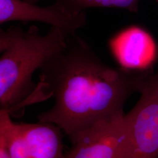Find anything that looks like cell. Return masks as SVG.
<instances>
[{
  "label": "cell",
  "mask_w": 158,
  "mask_h": 158,
  "mask_svg": "<svg viewBox=\"0 0 158 158\" xmlns=\"http://www.w3.org/2000/svg\"><path fill=\"white\" fill-rule=\"evenodd\" d=\"M66 43L40 69V81L23 107L53 98V106L37 118L59 127L72 142L101 121L123 116L148 68H112L76 34L66 36Z\"/></svg>",
  "instance_id": "obj_1"
},
{
  "label": "cell",
  "mask_w": 158,
  "mask_h": 158,
  "mask_svg": "<svg viewBox=\"0 0 158 158\" xmlns=\"http://www.w3.org/2000/svg\"><path fill=\"white\" fill-rule=\"evenodd\" d=\"M66 35L51 27L42 35L33 25L0 30V110L11 117L21 115L24 104L36 87L34 72L66 46Z\"/></svg>",
  "instance_id": "obj_2"
},
{
  "label": "cell",
  "mask_w": 158,
  "mask_h": 158,
  "mask_svg": "<svg viewBox=\"0 0 158 158\" xmlns=\"http://www.w3.org/2000/svg\"><path fill=\"white\" fill-rule=\"evenodd\" d=\"M141 97L124 114L125 138L119 158H158V69L148 70Z\"/></svg>",
  "instance_id": "obj_3"
},
{
  "label": "cell",
  "mask_w": 158,
  "mask_h": 158,
  "mask_svg": "<svg viewBox=\"0 0 158 158\" xmlns=\"http://www.w3.org/2000/svg\"><path fill=\"white\" fill-rule=\"evenodd\" d=\"M15 21L45 23L60 29L66 36L76 34L87 23L85 11L72 14L56 2L40 6L23 0H0V23Z\"/></svg>",
  "instance_id": "obj_4"
},
{
  "label": "cell",
  "mask_w": 158,
  "mask_h": 158,
  "mask_svg": "<svg viewBox=\"0 0 158 158\" xmlns=\"http://www.w3.org/2000/svg\"><path fill=\"white\" fill-rule=\"evenodd\" d=\"M124 116L101 121L80 134L65 158H119L125 138Z\"/></svg>",
  "instance_id": "obj_5"
},
{
  "label": "cell",
  "mask_w": 158,
  "mask_h": 158,
  "mask_svg": "<svg viewBox=\"0 0 158 158\" xmlns=\"http://www.w3.org/2000/svg\"><path fill=\"white\" fill-rule=\"evenodd\" d=\"M113 53L123 68L144 69L152 63L155 55L152 39L139 28L123 31L111 42Z\"/></svg>",
  "instance_id": "obj_6"
},
{
  "label": "cell",
  "mask_w": 158,
  "mask_h": 158,
  "mask_svg": "<svg viewBox=\"0 0 158 158\" xmlns=\"http://www.w3.org/2000/svg\"><path fill=\"white\" fill-rule=\"evenodd\" d=\"M18 125L27 142L31 158H65L59 127L40 121Z\"/></svg>",
  "instance_id": "obj_7"
},
{
  "label": "cell",
  "mask_w": 158,
  "mask_h": 158,
  "mask_svg": "<svg viewBox=\"0 0 158 158\" xmlns=\"http://www.w3.org/2000/svg\"><path fill=\"white\" fill-rule=\"evenodd\" d=\"M0 135L4 138L11 158H31L27 142L18 123L12 121L6 111L1 110Z\"/></svg>",
  "instance_id": "obj_8"
},
{
  "label": "cell",
  "mask_w": 158,
  "mask_h": 158,
  "mask_svg": "<svg viewBox=\"0 0 158 158\" xmlns=\"http://www.w3.org/2000/svg\"><path fill=\"white\" fill-rule=\"evenodd\" d=\"M140 0H55L65 11L79 14L91 8H118L137 12Z\"/></svg>",
  "instance_id": "obj_9"
},
{
  "label": "cell",
  "mask_w": 158,
  "mask_h": 158,
  "mask_svg": "<svg viewBox=\"0 0 158 158\" xmlns=\"http://www.w3.org/2000/svg\"><path fill=\"white\" fill-rule=\"evenodd\" d=\"M0 158H11L6 140L0 135Z\"/></svg>",
  "instance_id": "obj_10"
},
{
  "label": "cell",
  "mask_w": 158,
  "mask_h": 158,
  "mask_svg": "<svg viewBox=\"0 0 158 158\" xmlns=\"http://www.w3.org/2000/svg\"><path fill=\"white\" fill-rule=\"evenodd\" d=\"M25 2H28V3H31V4H36L38 2H39L41 0H23Z\"/></svg>",
  "instance_id": "obj_11"
},
{
  "label": "cell",
  "mask_w": 158,
  "mask_h": 158,
  "mask_svg": "<svg viewBox=\"0 0 158 158\" xmlns=\"http://www.w3.org/2000/svg\"><path fill=\"white\" fill-rule=\"evenodd\" d=\"M156 1H157V2H158V0H156Z\"/></svg>",
  "instance_id": "obj_12"
}]
</instances>
